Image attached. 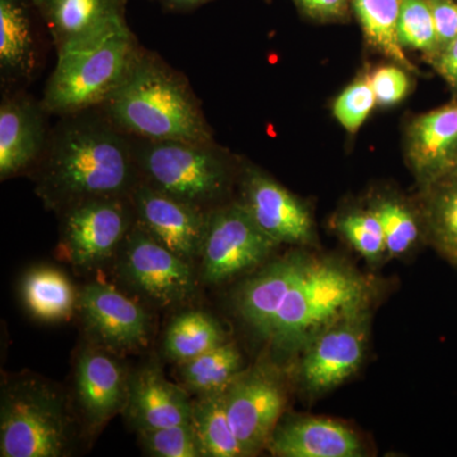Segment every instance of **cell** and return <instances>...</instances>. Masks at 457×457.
Instances as JSON below:
<instances>
[{"mask_svg": "<svg viewBox=\"0 0 457 457\" xmlns=\"http://www.w3.org/2000/svg\"><path fill=\"white\" fill-rule=\"evenodd\" d=\"M31 173L36 194L59 213L92 198L130 196L140 182L132 137L101 107L59 117Z\"/></svg>", "mask_w": 457, "mask_h": 457, "instance_id": "1", "label": "cell"}, {"mask_svg": "<svg viewBox=\"0 0 457 457\" xmlns=\"http://www.w3.org/2000/svg\"><path fill=\"white\" fill-rule=\"evenodd\" d=\"M101 108L132 137L213 141L212 126L188 78L144 46L121 86Z\"/></svg>", "mask_w": 457, "mask_h": 457, "instance_id": "2", "label": "cell"}, {"mask_svg": "<svg viewBox=\"0 0 457 457\" xmlns=\"http://www.w3.org/2000/svg\"><path fill=\"white\" fill-rule=\"evenodd\" d=\"M371 279L335 258L297 253L293 282L263 338L285 351H300L321 329L374 300Z\"/></svg>", "mask_w": 457, "mask_h": 457, "instance_id": "3", "label": "cell"}, {"mask_svg": "<svg viewBox=\"0 0 457 457\" xmlns=\"http://www.w3.org/2000/svg\"><path fill=\"white\" fill-rule=\"evenodd\" d=\"M132 141L141 182L204 212L228 204L242 164L215 140Z\"/></svg>", "mask_w": 457, "mask_h": 457, "instance_id": "4", "label": "cell"}, {"mask_svg": "<svg viewBox=\"0 0 457 457\" xmlns=\"http://www.w3.org/2000/svg\"><path fill=\"white\" fill-rule=\"evenodd\" d=\"M140 49L129 27L97 44L57 54L42 106L57 117L101 107L121 86Z\"/></svg>", "mask_w": 457, "mask_h": 457, "instance_id": "5", "label": "cell"}, {"mask_svg": "<svg viewBox=\"0 0 457 457\" xmlns=\"http://www.w3.org/2000/svg\"><path fill=\"white\" fill-rule=\"evenodd\" d=\"M68 445L65 405L55 387L36 376L9 381L0 407V456L59 457Z\"/></svg>", "mask_w": 457, "mask_h": 457, "instance_id": "6", "label": "cell"}, {"mask_svg": "<svg viewBox=\"0 0 457 457\" xmlns=\"http://www.w3.org/2000/svg\"><path fill=\"white\" fill-rule=\"evenodd\" d=\"M279 246L237 201L207 212L201 269L207 284H221L261 266Z\"/></svg>", "mask_w": 457, "mask_h": 457, "instance_id": "7", "label": "cell"}, {"mask_svg": "<svg viewBox=\"0 0 457 457\" xmlns=\"http://www.w3.org/2000/svg\"><path fill=\"white\" fill-rule=\"evenodd\" d=\"M60 216L62 252L74 266L87 270L112 258L137 222L130 196L92 198Z\"/></svg>", "mask_w": 457, "mask_h": 457, "instance_id": "8", "label": "cell"}, {"mask_svg": "<svg viewBox=\"0 0 457 457\" xmlns=\"http://www.w3.org/2000/svg\"><path fill=\"white\" fill-rule=\"evenodd\" d=\"M370 309L345 315L312 337L302 348L299 380L305 392L323 394L356 374L365 361Z\"/></svg>", "mask_w": 457, "mask_h": 457, "instance_id": "9", "label": "cell"}, {"mask_svg": "<svg viewBox=\"0 0 457 457\" xmlns=\"http://www.w3.org/2000/svg\"><path fill=\"white\" fill-rule=\"evenodd\" d=\"M224 393L228 422L245 456L267 449L287 402L278 370L267 365L243 370Z\"/></svg>", "mask_w": 457, "mask_h": 457, "instance_id": "10", "label": "cell"}, {"mask_svg": "<svg viewBox=\"0 0 457 457\" xmlns=\"http://www.w3.org/2000/svg\"><path fill=\"white\" fill-rule=\"evenodd\" d=\"M120 251L122 278L156 305H177L195 293L196 278L192 264L156 242L137 222Z\"/></svg>", "mask_w": 457, "mask_h": 457, "instance_id": "11", "label": "cell"}, {"mask_svg": "<svg viewBox=\"0 0 457 457\" xmlns=\"http://www.w3.org/2000/svg\"><path fill=\"white\" fill-rule=\"evenodd\" d=\"M237 185L246 212L276 243L305 246L314 245L315 225L311 212L300 198L254 165L242 164Z\"/></svg>", "mask_w": 457, "mask_h": 457, "instance_id": "12", "label": "cell"}, {"mask_svg": "<svg viewBox=\"0 0 457 457\" xmlns=\"http://www.w3.org/2000/svg\"><path fill=\"white\" fill-rule=\"evenodd\" d=\"M56 54L83 49L129 29L128 0H33Z\"/></svg>", "mask_w": 457, "mask_h": 457, "instance_id": "13", "label": "cell"}, {"mask_svg": "<svg viewBox=\"0 0 457 457\" xmlns=\"http://www.w3.org/2000/svg\"><path fill=\"white\" fill-rule=\"evenodd\" d=\"M131 203L137 224L156 242L188 263L201 257L207 212L170 196L146 183L132 189Z\"/></svg>", "mask_w": 457, "mask_h": 457, "instance_id": "14", "label": "cell"}, {"mask_svg": "<svg viewBox=\"0 0 457 457\" xmlns=\"http://www.w3.org/2000/svg\"><path fill=\"white\" fill-rule=\"evenodd\" d=\"M50 114L26 88L3 92L0 102V179L32 171L46 147Z\"/></svg>", "mask_w": 457, "mask_h": 457, "instance_id": "15", "label": "cell"}, {"mask_svg": "<svg viewBox=\"0 0 457 457\" xmlns=\"http://www.w3.org/2000/svg\"><path fill=\"white\" fill-rule=\"evenodd\" d=\"M40 14L33 0H0L2 88H26L40 73L45 57Z\"/></svg>", "mask_w": 457, "mask_h": 457, "instance_id": "16", "label": "cell"}, {"mask_svg": "<svg viewBox=\"0 0 457 457\" xmlns=\"http://www.w3.org/2000/svg\"><path fill=\"white\" fill-rule=\"evenodd\" d=\"M78 303L93 335L111 350H137L149 342L150 320L146 312L113 286H84Z\"/></svg>", "mask_w": 457, "mask_h": 457, "instance_id": "17", "label": "cell"}, {"mask_svg": "<svg viewBox=\"0 0 457 457\" xmlns=\"http://www.w3.org/2000/svg\"><path fill=\"white\" fill-rule=\"evenodd\" d=\"M405 153L420 188L457 170V98L413 120Z\"/></svg>", "mask_w": 457, "mask_h": 457, "instance_id": "18", "label": "cell"}, {"mask_svg": "<svg viewBox=\"0 0 457 457\" xmlns=\"http://www.w3.org/2000/svg\"><path fill=\"white\" fill-rule=\"evenodd\" d=\"M267 450L278 457H361L365 449L350 427L326 417L279 420Z\"/></svg>", "mask_w": 457, "mask_h": 457, "instance_id": "19", "label": "cell"}, {"mask_svg": "<svg viewBox=\"0 0 457 457\" xmlns=\"http://www.w3.org/2000/svg\"><path fill=\"white\" fill-rule=\"evenodd\" d=\"M130 378L107 352L88 348L75 369V393L84 416L93 426L104 425L126 407Z\"/></svg>", "mask_w": 457, "mask_h": 457, "instance_id": "20", "label": "cell"}, {"mask_svg": "<svg viewBox=\"0 0 457 457\" xmlns=\"http://www.w3.org/2000/svg\"><path fill=\"white\" fill-rule=\"evenodd\" d=\"M192 404L185 387L168 381L161 369L146 366L130 378L125 411L143 431L192 422Z\"/></svg>", "mask_w": 457, "mask_h": 457, "instance_id": "21", "label": "cell"}, {"mask_svg": "<svg viewBox=\"0 0 457 457\" xmlns=\"http://www.w3.org/2000/svg\"><path fill=\"white\" fill-rule=\"evenodd\" d=\"M418 207L426 239L457 267V170L423 187Z\"/></svg>", "mask_w": 457, "mask_h": 457, "instance_id": "22", "label": "cell"}, {"mask_svg": "<svg viewBox=\"0 0 457 457\" xmlns=\"http://www.w3.org/2000/svg\"><path fill=\"white\" fill-rule=\"evenodd\" d=\"M242 352L225 342L195 359L179 363L182 386L196 395L224 392L243 371Z\"/></svg>", "mask_w": 457, "mask_h": 457, "instance_id": "23", "label": "cell"}, {"mask_svg": "<svg viewBox=\"0 0 457 457\" xmlns=\"http://www.w3.org/2000/svg\"><path fill=\"white\" fill-rule=\"evenodd\" d=\"M27 311L42 321L69 320L73 315L75 291L64 273L50 267L29 270L22 282Z\"/></svg>", "mask_w": 457, "mask_h": 457, "instance_id": "24", "label": "cell"}, {"mask_svg": "<svg viewBox=\"0 0 457 457\" xmlns=\"http://www.w3.org/2000/svg\"><path fill=\"white\" fill-rule=\"evenodd\" d=\"M402 0H352V9L369 44L409 73H420L398 38Z\"/></svg>", "mask_w": 457, "mask_h": 457, "instance_id": "25", "label": "cell"}, {"mask_svg": "<svg viewBox=\"0 0 457 457\" xmlns=\"http://www.w3.org/2000/svg\"><path fill=\"white\" fill-rule=\"evenodd\" d=\"M227 342L224 329L212 315L191 311L177 315L164 337V352L183 363Z\"/></svg>", "mask_w": 457, "mask_h": 457, "instance_id": "26", "label": "cell"}, {"mask_svg": "<svg viewBox=\"0 0 457 457\" xmlns=\"http://www.w3.org/2000/svg\"><path fill=\"white\" fill-rule=\"evenodd\" d=\"M369 209L383 227L387 258L404 257L417 248L422 237L426 239L420 207L414 212L403 198L389 195L375 198Z\"/></svg>", "mask_w": 457, "mask_h": 457, "instance_id": "27", "label": "cell"}, {"mask_svg": "<svg viewBox=\"0 0 457 457\" xmlns=\"http://www.w3.org/2000/svg\"><path fill=\"white\" fill-rule=\"evenodd\" d=\"M224 392L201 395L195 400L192 425L203 445L204 456L243 457L245 451L228 422Z\"/></svg>", "mask_w": 457, "mask_h": 457, "instance_id": "28", "label": "cell"}, {"mask_svg": "<svg viewBox=\"0 0 457 457\" xmlns=\"http://www.w3.org/2000/svg\"><path fill=\"white\" fill-rule=\"evenodd\" d=\"M398 38L403 49L420 51L432 64L438 55V44L428 0H402Z\"/></svg>", "mask_w": 457, "mask_h": 457, "instance_id": "29", "label": "cell"}, {"mask_svg": "<svg viewBox=\"0 0 457 457\" xmlns=\"http://www.w3.org/2000/svg\"><path fill=\"white\" fill-rule=\"evenodd\" d=\"M343 239L370 264L387 258L383 227L370 209L352 210L337 220Z\"/></svg>", "mask_w": 457, "mask_h": 457, "instance_id": "30", "label": "cell"}, {"mask_svg": "<svg viewBox=\"0 0 457 457\" xmlns=\"http://www.w3.org/2000/svg\"><path fill=\"white\" fill-rule=\"evenodd\" d=\"M146 453L158 457H204L203 445L192 422L139 431Z\"/></svg>", "mask_w": 457, "mask_h": 457, "instance_id": "31", "label": "cell"}, {"mask_svg": "<svg viewBox=\"0 0 457 457\" xmlns=\"http://www.w3.org/2000/svg\"><path fill=\"white\" fill-rule=\"evenodd\" d=\"M376 104L370 73H362L336 99L333 113L343 128L353 134L365 123Z\"/></svg>", "mask_w": 457, "mask_h": 457, "instance_id": "32", "label": "cell"}, {"mask_svg": "<svg viewBox=\"0 0 457 457\" xmlns=\"http://www.w3.org/2000/svg\"><path fill=\"white\" fill-rule=\"evenodd\" d=\"M378 106H394L407 97L411 80L402 66H378L370 73Z\"/></svg>", "mask_w": 457, "mask_h": 457, "instance_id": "33", "label": "cell"}, {"mask_svg": "<svg viewBox=\"0 0 457 457\" xmlns=\"http://www.w3.org/2000/svg\"><path fill=\"white\" fill-rule=\"evenodd\" d=\"M428 4L440 54L457 37V0H428Z\"/></svg>", "mask_w": 457, "mask_h": 457, "instance_id": "34", "label": "cell"}, {"mask_svg": "<svg viewBox=\"0 0 457 457\" xmlns=\"http://www.w3.org/2000/svg\"><path fill=\"white\" fill-rule=\"evenodd\" d=\"M303 16L319 22H341L350 16L352 0H293Z\"/></svg>", "mask_w": 457, "mask_h": 457, "instance_id": "35", "label": "cell"}, {"mask_svg": "<svg viewBox=\"0 0 457 457\" xmlns=\"http://www.w3.org/2000/svg\"><path fill=\"white\" fill-rule=\"evenodd\" d=\"M431 65L451 88L457 90V37L438 54Z\"/></svg>", "mask_w": 457, "mask_h": 457, "instance_id": "36", "label": "cell"}, {"mask_svg": "<svg viewBox=\"0 0 457 457\" xmlns=\"http://www.w3.org/2000/svg\"><path fill=\"white\" fill-rule=\"evenodd\" d=\"M156 2L170 13H189L212 0H156Z\"/></svg>", "mask_w": 457, "mask_h": 457, "instance_id": "37", "label": "cell"}]
</instances>
